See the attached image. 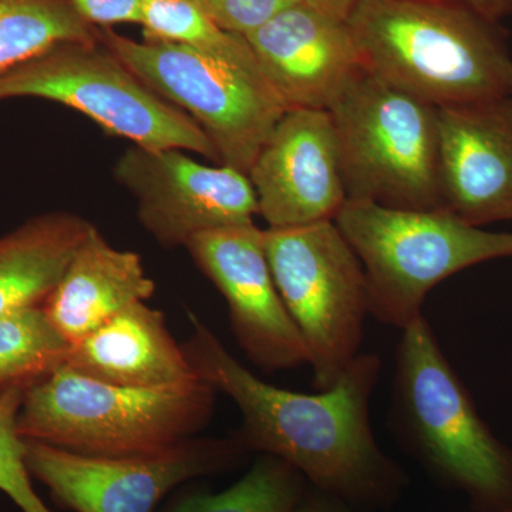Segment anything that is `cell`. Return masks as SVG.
<instances>
[{"instance_id": "1", "label": "cell", "mask_w": 512, "mask_h": 512, "mask_svg": "<svg viewBox=\"0 0 512 512\" xmlns=\"http://www.w3.org/2000/svg\"><path fill=\"white\" fill-rule=\"evenodd\" d=\"M188 362L202 382L227 394L242 414L235 437L248 453L269 454L296 468L312 487L357 511L389 510L409 487L402 466L377 443L370 400L382 372L375 353H360L338 382L315 394L259 379L188 311Z\"/></svg>"}, {"instance_id": "2", "label": "cell", "mask_w": 512, "mask_h": 512, "mask_svg": "<svg viewBox=\"0 0 512 512\" xmlns=\"http://www.w3.org/2000/svg\"><path fill=\"white\" fill-rule=\"evenodd\" d=\"M348 25L369 72L437 109L511 94L498 23L454 0H359Z\"/></svg>"}, {"instance_id": "3", "label": "cell", "mask_w": 512, "mask_h": 512, "mask_svg": "<svg viewBox=\"0 0 512 512\" xmlns=\"http://www.w3.org/2000/svg\"><path fill=\"white\" fill-rule=\"evenodd\" d=\"M389 426L431 480L466 495L474 512H512V448L481 419L424 316L397 345Z\"/></svg>"}, {"instance_id": "4", "label": "cell", "mask_w": 512, "mask_h": 512, "mask_svg": "<svg viewBox=\"0 0 512 512\" xmlns=\"http://www.w3.org/2000/svg\"><path fill=\"white\" fill-rule=\"evenodd\" d=\"M217 393L202 380L167 390L114 386L63 362L23 393L18 433L84 456L158 453L207 426Z\"/></svg>"}, {"instance_id": "5", "label": "cell", "mask_w": 512, "mask_h": 512, "mask_svg": "<svg viewBox=\"0 0 512 512\" xmlns=\"http://www.w3.org/2000/svg\"><path fill=\"white\" fill-rule=\"evenodd\" d=\"M333 221L365 269L370 316L400 332L423 316L427 295L444 279L512 256L510 232L485 231L443 208L346 200Z\"/></svg>"}, {"instance_id": "6", "label": "cell", "mask_w": 512, "mask_h": 512, "mask_svg": "<svg viewBox=\"0 0 512 512\" xmlns=\"http://www.w3.org/2000/svg\"><path fill=\"white\" fill-rule=\"evenodd\" d=\"M328 111L348 200L407 210L443 208L436 106L362 66Z\"/></svg>"}, {"instance_id": "7", "label": "cell", "mask_w": 512, "mask_h": 512, "mask_svg": "<svg viewBox=\"0 0 512 512\" xmlns=\"http://www.w3.org/2000/svg\"><path fill=\"white\" fill-rule=\"evenodd\" d=\"M15 97L63 104L133 146L178 148L220 164L205 131L153 92L100 40L57 43L0 73V101Z\"/></svg>"}, {"instance_id": "8", "label": "cell", "mask_w": 512, "mask_h": 512, "mask_svg": "<svg viewBox=\"0 0 512 512\" xmlns=\"http://www.w3.org/2000/svg\"><path fill=\"white\" fill-rule=\"evenodd\" d=\"M99 40L158 96L205 131L221 165L248 174L288 110L258 66L175 43L146 42L99 29Z\"/></svg>"}, {"instance_id": "9", "label": "cell", "mask_w": 512, "mask_h": 512, "mask_svg": "<svg viewBox=\"0 0 512 512\" xmlns=\"http://www.w3.org/2000/svg\"><path fill=\"white\" fill-rule=\"evenodd\" d=\"M279 295L301 332L313 386L326 390L360 355L369 313L365 269L335 221L264 229Z\"/></svg>"}, {"instance_id": "10", "label": "cell", "mask_w": 512, "mask_h": 512, "mask_svg": "<svg viewBox=\"0 0 512 512\" xmlns=\"http://www.w3.org/2000/svg\"><path fill=\"white\" fill-rule=\"evenodd\" d=\"M248 450L237 437L190 439L140 456H84L25 440L30 476L46 485L60 507L74 512H157L187 481L241 466Z\"/></svg>"}, {"instance_id": "11", "label": "cell", "mask_w": 512, "mask_h": 512, "mask_svg": "<svg viewBox=\"0 0 512 512\" xmlns=\"http://www.w3.org/2000/svg\"><path fill=\"white\" fill-rule=\"evenodd\" d=\"M113 173L136 200L140 224L167 249L185 248L202 232L255 224L258 215L248 174L178 148H127Z\"/></svg>"}, {"instance_id": "12", "label": "cell", "mask_w": 512, "mask_h": 512, "mask_svg": "<svg viewBox=\"0 0 512 512\" xmlns=\"http://www.w3.org/2000/svg\"><path fill=\"white\" fill-rule=\"evenodd\" d=\"M188 254L228 305L239 348L266 372L309 365V353L289 315L264 248V229L255 224L195 235Z\"/></svg>"}, {"instance_id": "13", "label": "cell", "mask_w": 512, "mask_h": 512, "mask_svg": "<svg viewBox=\"0 0 512 512\" xmlns=\"http://www.w3.org/2000/svg\"><path fill=\"white\" fill-rule=\"evenodd\" d=\"M248 177L268 228L335 220L348 194L329 111L286 110Z\"/></svg>"}, {"instance_id": "14", "label": "cell", "mask_w": 512, "mask_h": 512, "mask_svg": "<svg viewBox=\"0 0 512 512\" xmlns=\"http://www.w3.org/2000/svg\"><path fill=\"white\" fill-rule=\"evenodd\" d=\"M286 109L328 110L363 66L348 20L298 2L244 36Z\"/></svg>"}, {"instance_id": "15", "label": "cell", "mask_w": 512, "mask_h": 512, "mask_svg": "<svg viewBox=\"0 0 512 512\" xmlns=\"http://www.w3.org/2000/svg\"><path fill=\"white\" fill-rule=\"evenodd\" d=\"M439 116L444 210L480 228L512 220V94Z\"/></svg>"}, {"instance_id": "16", "label": "cell", "mask_w": 512, "mask_h": 512, "mask_svg": "<svg viewBox=\"0 0 512 512\" xmlns=\"http://www.w3.org/2000/svg\"><path fill=\"white\" fill-rule=\"evenodd\" d=\"M67 366L100 382L167 390L200 382L163 312L136 302L70 346Z\"/></svg>"}, {"instance_id": "17", "label": "cell", "mask_w": 512, "mask_h": 512, "mask_svg": "<svg viewBox=\"0 0 512 512\" xmlns=\"http://www.w3.org/2000/svg\"><path fill=\"white\" fill-rule=\"evenodd\" d=\"M156 282L137 252L114 248L92 227L43 303V311L70 346L136 302H147Z\"/></svg>"}, {"instance_id": "18", "label": "cell", "mask_w": 512, "mask_h": 512, "mask_svg": "<svg viewBox=\"0 0 512 512\" xmlns=\"http://www.w3.org/2000/svg\"><path fill=\"white\" fill-rule=\"evenodd\" d=\"M92 227L80 215L55 211L0 237V318L43 306Z\"/></svg>"}, {"instance_id": "19", "label": "cell", "mask_w": 512, "mask_h": 512, "mask_svg": "<svg viewBox=\"0 0 512 512\" xmlns=\"http://www.w3.org/2000/svg\"><path fill=\"white\" fill-rule=\"evenodd\" d=\"M309 485L281 458L259 454L248 473L227 490L180 491L160 512H293Z\"/></svg>"}, {"instance_id": "20", "label": "cell", "mask_w": 512, "mask_h": 512, "mask_svg": "<svg viewBox=\"0 0 512 512\" xmlns=\"http://www.w3.org/2000/svg\"><path fill=\"white\" fill-rule=\"evenodd\" d=\"M62 42H99L67 0H0V73Z\"/></svg>"}, {"instance_id": "21", "label": "cell", "mask_w": 512, "mask_h": 512, "mask_svg": "<svg viewBox=\"0 0 512 512\" xmlns=\"http://www.w3.org/2000/svg\"><path fill=\"white\" fill-rule=\"evenodd\" d=\"M70 345L42 306L0 318V394L29 389L62 365Z\"/></svg>"}, {"instance_id": "22", "label": "cell", "mask_w": 512, "mask_h": 512, "mask_svg": "<svg viewBox=\"0 0 512 512\" xmlns=\"http://www.w3.org/2000/svg\"><path fill=\"white\" fill-rule=\"evenodd\" d=\"M146 42L175 43L245 66H258L244 36L218 26L197 0H143L140 23Z\"/></svg>"}, {"instance_id": "23", "label": "cell", "mask_w": 512, "mask_h": 512, "mask_svg": "<svg viewBox=\"0 0 512 512\" xmlns=\"http://www.w3.org/2000/svg\"><path fill=\"white\" fill-rule=\"evenodd\" d=\"M23 390L0 394V491L22 512H53L37 495L25 461V440L18 433Z\"/></svg>"}, {"instance_id": "24", "label": "cell", "mask_w": 512, "mask_h": 512, "mask_svg": "<svg viewBox=\"0 0 512 512\" xmlns=\"http://www.w3.org/2000/svg\"><path fill=\"white\" fill-rule=\"evenodd\" d=\"M218 26L247 36L298 0H197Z\"/></svg>"}, {"instance_id": "25", "label": "cell", "mask_w": 512, "mask_h": 512, "mask_svg": "<svg viewBox=\"0 0 512 512\" xmlns=\"http://www.w3.org/2000/svg\"><path fill=\"white\" fill-rule=\"evenodd\" d=\"M74 10L97 29L140 23L143 0H67Z\"/></svg>"}, {"instance_id": "26", "label": "cell", "mask_w": 512, "mask_h": 512, "mask_svg": "<svg viewBox=\"0 0 512 512\" xmlns=\"http://www.w3.org/2000/svg\"><path fill=\"white\" fill-rule=\"evenodd\" d=\"M293 512H360L345 501L338 500L332 495L319 491L318 488L309 485L301 504Z\"/></svg>"}, {"instance_id": "27", "label": "cell", "mask_w": 512, "mask_h": 512, "mask_svg": "<svg viewBox=\"0 0 512 512\" xmlns=\"http://www.w3.org/2000/svg\"><path fill=\"white\" fill-rule=\"evenodd\" d=\"M493 23L512 15V0H454Z\"/></svg>"}, {"instance_id": "28", "label": "cell", "mask_w": 512, "mask_h": 512, "mask_svg": "<svg viewBox=\"0 0 512 512\" xmlns=\"http://www.w3.org/2000/svg\"><path fill=\"white\" fill-rule=\"evenodd\" d=\"M306 5L340 20H348L359 0H301Z\"/></svg>"}, {"instance_id": "29", "label": "cell", "mask_w": 512, "mask_h": 512, "mask_svg": "<svg viewBox=\"0 0 512 512\" xmlns=\"http://www.w3.org/2000/svg\"><path fill=\"white\" fill-rule=\"evenodd\" d=\"M511 94H512V83H511Z\"/></svg>"}]
</instances>
